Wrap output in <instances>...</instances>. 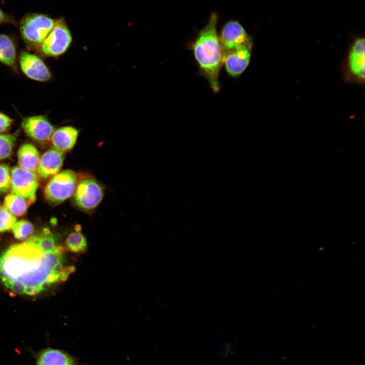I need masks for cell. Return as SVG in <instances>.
<instances>
[{
  "instance_id": "6da1fadb",
  "label": "cell",
  "mask_w": 365,
  "mask_h": 365,
  "mask_svg": "<svg viewBox=\"0 0 365 365\" xmlns=\"http://www.w3.org/2000/svg\"><path fill=\"white\" fill-rule=\"evenodd\" d=\"M64 252L65 248L58 245L54 250L47 251L34 235L30 236L1 254L0 279L14 293L37 295L61 282Z\"/></svg>"
},
{
  "instance_id": "7a4b0ae2",
  "label": "cell",
  "mask_w": 365,
  "mask_h": 365,
  "mask_svg": "<svg viewBox=\"0 0 365 365\" xmlns=\"http://www.w3.org/2000/svg\"><path fill=\"white\" fill-rule=\"evenodd\" d=\"M217 16L213 13L204 27L199 32L193 44L195 58L202 75L214 92L220 89L219 75L223 55L216 31Z\"/></svg>"
},
{
  "instance_id": "3957f363",
  "label": "cell",
  "mask_w": 365,
  "mask_h": 365,
  "mask_svg": "<svg viewBox=\"0 0 365 365\" xmlns=\"http://www.w3.org/2000/svg\"><path fill=\"white\" fill-rule=\"evenodd\" d=\"M56 19L48 15L30 13L25 14L20 23L21 37L29 50H37L54 27Z\"/></svg>"
},
{
  "instance_id": "277c9868",
  "label": "cell",
  "mask_w": 365,
  "mask_h": 365,
  "mask_svg": "<svg viewBox=\"0 0 365 365\" xmlns=\"http://www.w3.org/2000/svg\"><path fill=\"white\" fill-rule=\"evenodd\" d=\"M79 179L71 197L74 206L86 213L93 212L99 206L104 195V187L93 175L78 173Z\"/></svg>"
},
{
  "instance_id": "5b68a950",
  "label": "cell",
  "mask_w": 365,
  "mask_h": 365,
  "mask_svg": "<svg viewBox=\"0 0 365 365\" xmlns=\"http://www.w3.org/2000/svg\"><path fill=\"white\" fill-rule=\"evenodd\" d=\"M79 174L66 169L60 171L49 180L44 190L46 199L51 203L59 204L71 198L76 189Z\"/></svg>"
},
{
  "instance_id": "8992f818",
  "label": "cell",
  "mask_w": 365,
  "mask_h": 365,
  "mask_svg": "<svg viewBox=\"0 0 365 365\" xmlns=\"http://www.w3.org/2000/svg\"><path fill=\"white\" fill-rule=\"evenodd\" d=\"M72 38L71 32L62 18L56 23L37 50L40 55L48 57H57L69 48Z\"/></svg>"
},
{
  "instance_id": "52a82bcc",
  "label": "cell",
  "mask_w": 365,
  "mask_h": 365,
  "mask_svg": "<svg viewBox=\"0 0 365 365\" xmlns=\"http://www.w3.org/2000/svg\"><path fill=\"white\" fill-rule=\"evenodd\" d=\"M12 193L32 202L39 186L36 172L15 166L10 170Z\"/></svg>"
},
{
  "instance_id": "ba28073f",
  "label": "cell",
  "mask_w": 365,
  "mask_h": 365,
  "mask_svg": "<svg viewBox=\"0 0 365 365\" xmlns=\"http://www.w3.org/2000/svg\"><path fill=\"white\" fill-rule=\"evenodd\" d=\"M18 62L22 72L31 80L45 82L52 78L51 72L46 64L35 54L22 51L18 57Z\"/></svg>"
},
{
  "instance_id": "9c48e42d",
  "label": "cell",
  "mask_w": 365,
  "mask_h": 365,
  "mask_svg": "<svg viewBox=\"0 0 365 365\" xmlns=\"http://www.w3.org/2000/svg\"><path fill=\"white\" fill-rule=\"evenodd\" d=\"M252 45H242L223 52V64L228 74L236 78L248 66L251 58Z\"/></svg>"
},
{
  "instance_id": "30bf717a",
  "label": "cell",
  "mask_w": 365,
  "mask_h": 365,
  "mask_svg": "<svg viewBox=\"0 0 365 365\" xmlns=\"http://www.w3.org/2000/svg\"><path fill=\"white\" fill-rule=\"evenodd\" d=\"M22 128L26 135L39 142L50 141L55 127L45 115L23 117Z\"/></svg>"
},
{
  "instance_id": "8fae6325",
  "label": "cell",
  "mask_w": 365,
  "mask_h": 365,
  "mask_svg": "<svg viewBox=\"0 0 365 365\" xmlns=\"http://www.w3.org/2000/svg\"><path fill=\"white\" fill-rule=\"evenodd\" d=\"M219 39L223 52L242 45H252L251 37L235 21H230L224 26Z\"/></svg>"
},
{
  "instance_id": "7c38bea8",
  "label": "cell",
  "mask_w": 365,
  "mask_h": 365,
  "mask_svg": "<svg viewBox=\"0 0 365 365\" xmlns=\"http://www.w3.org/2000/svg\"><path fill=\"white\" fill-rule=\"evenodd\" d=\"M64 159V153L55 149L46 151L40 158L37 173L46 179L52 177L60 171Z\"/></svg>"
},
{
  "instance_id": "4fadbf2b",
  "label": "cell",
  "mask_w": 365,
  "mask_h": 365,
  "mask_svg": "<svg viewBox=\"0 0 365 365\" xmlns=\"http://www.w3.org/2000/svg\"><path fill=\"white\" fill-rule=\"evenodd\" d=\"M79 130L71 126H65L55 129L50 141L53 148L63 153L71 150L75 147Z\"/></svg>"
},
{
  "instance_id": "5bb4252c",
  "label": "cell",
  "mask_w": 365,
  "mask_h": 365,
  "mask_svg": "<svg viewBox=\"0 0 365 365\" xmlns=\"http://www.w3.org/2000/svg\"><path fill=\"white\" fill-rule=\"evenodd\" d=\"M35 365H78L75 359L62 350L46 348L36 356Z\"/></svg>"
},
{
  "instance_id": "9a60e30c",
  "label": "cell",
  "mask_w": 365,
  "mask_h": 365,
  "mask_svg": "<svg viewBox=\"0 0 365 365\" xmlns=\"http://www.w3.org/2000/svg\"><path fill=\"white\" fill-rule=\"evenodd\" d=\"M363 37L357 38L353 42L349 55V68L356 77L364 78L365 44Z\"/></svg>"
},
{
  "instance_id": "2e32d148",
  "label": "cell",
  "mask_w": 365,
  "mask_h": 365,
  "mask_svg": "<svg viewBox=\"0 0 365 365\" xmlns=\"http://www.w3.org/2000/svg\"><path fill=\"white\" fill-rule=\"evenodd\" d=\"M17 46L14 39L6 34H0V62L16 70L17 69Z\"/></svg>"
},
{
  "instance_id": "e0dca14e",
  "label": "cell",
  "mask_w": 365,
  "mask_h": 365,
  "mask_svg": "<svg viewBox=\"0 0 365 365\" xmlns=\"http://www.w3.org/2000/svg\"><path fill=\"white\" fill-rule=\"evenodd\" d=\"M18 161L20 167L36 172L40 160V154L35 147L30 143L20 146L17 153Z\"/></svg>"
},
{
  "instance_id": "ac0fdd59",
  "label": "cell",
  "mask_w": 365,
  "mask_h": 365,
  "mask_svg": "<svg viewBox=\"0 0 365 365\" xmlns=\"http://www.w3.org/2000/svg\"><path fill=\"white\" fill-rule=\"evenodd\" d=\"M27 200L11 193L6 196L4 203V207L14 216H21L27 209L28 206Z\"/></svg>"
},
{
  "instance_id": "d6986e66",
  "label": "cell",
  "mask_w": 365,
  "mask_h": 365,
  "mask_svg": "<svg viewBox=\"0 0 365 365\" xmlns=\"http://www.w3.org/2000/svg\"><path fill=\"white\" fill-rule=\"evenodd\" d=\"M65 244L69 250L75 253H84L87 247L86 239L81 231L75 230L66 239Z\"/></svg>"
},
{
  "instance_id": "ffe728a7",
  "label": "cell",
  "mask_w": 365,
  "mask_h": 365,
  "mask_svg": "<svg viewBox=\"0 0 365 365\" xmlns=\"http://www.w3.org/2000/svg\"><path fill=\"white\" fill-rule=\"evenodd\" d=\"M17 134V132L0 134V160L6 159L11 155Z\"/></svg>"
},
{
  "instance_id": "44dd1931",
  "label": "cell",
  "mask_w": 365,
  "mask_h": 365,
  "mask_svg": "<svg viewBox=\"0 0 365 365\" xmlns=\"http://www.w3.org/2000/svg\"><path fill=\"white\" fill-rule=\"evenodd\" d=\"M11 230L13 235L18 240H24L30 237L34 232L33 225L27 221L16 222Z\"/></svg>"
},
{
  "instance_id": "7402d4cb",
  "label": "cell",
  "mask_w": 365,
  "mask_h": 365,
  "mask_svg": "<svg viewBox=\"0 0 365 365\" xmlns=\"http://www.w3.org/2000/svg\"><path fill=\"white\" fill-rule=\"evenodd\" d=\"M16 222L15 216L4 206H0V232L10 231Z\"/></svg>"
},
{
  "instance_id": "603a6c76",
  "label": "cell",
  "mask_w": 365,
  "mask_h": 365,
  "mask_svg": "<svg viewBox=\"0 0 365 365\" xmlns=\"http://www.w3.org/2000/svg\"><path fill=\"white\" fill-rule=\"evenodd\" d=\"M11 188V175L9 167L0 164V192L5 193Z\"/></svg>"
},
{
  "instance_id": "cb8c5ba5",
  "label": "cell",
  "mask_w": 365,
  "mask_h": 365,
  "mask_svg": "<svg viewBox=\"0 0 365 365\" xmlns=\"http://www.w3.org/2000/svg\"><path fill=\"white\" fill-rule=\"evenodd\" d=\"M13 119L7 115L0 112V134H3L11 126Z\"/></svg>"
},
{
  "instance_id": "d4e9b609",
  "label": "cell",
  "mask_w": 365,
  "mask_h": 365,
  "mask_svg": "<svg viewBox=\"0 0 365 365\" xmlns=\"http://www.w3.org/2000/svg\"><path fill=\"white\" fill-rule=\"evenodd\" d=\"M4 23H9L18 27V23L12 15H9L4 12L0 8V24Z\"/></svg>"
},
{
  "instance_id": "484cf974",
  "label": "cell",
  "mask_w": 365,
  "mask_h": 365,
  "mask_svg": "<svg viewBox=\"0 0 365 365\" xmlns=\"http://www.w3.org/2000/svg\"><path fill=\"white\" fill-rule=\"evenodd\" d=\"M68 270H69V272H70V274H71V273H72L73 272H74L76 270V267H75V266H68Z\"/></svg>"
}]
</instances>
